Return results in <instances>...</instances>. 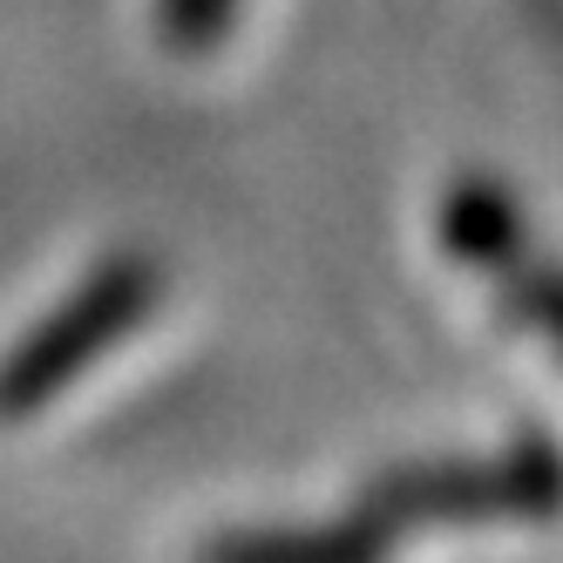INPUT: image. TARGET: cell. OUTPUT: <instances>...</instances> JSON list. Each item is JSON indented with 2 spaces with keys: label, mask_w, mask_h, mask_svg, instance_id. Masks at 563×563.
Instances as JSON below:
<instances>
[{
  "label": "cell",
  "mask_w": 563,
  "mask_h": 563,
  "mask_svg": "<svg viewBox=\"0 0 563 563\" xmlns=\"http://www.w3.org/2000/svg\"><path fill=\"white\" fill-rule=\"evenodd\" d=\"M509 306L530 319L537 333H550V346L563 353V272H516L509 278Z\"/></svg>",
  "instance_id": "5b68a950"
},
{
  "label": "cell",
  "mask_w": 563,
  "mask_h": 563,
  "mask_svg": "<svg viewBox=\"0 0 563 563\" xmlns=\"http://www.w3.org/2000/svg\"><path fill=\"white\" fill-rule=\"evenodd\" d=\"M238 21V0H156V27L177 55H205L224 42V27Z\"/></svg>",
  "instance_id": "277c9868"
},
{
  "label": "cell",
  "mask_w": 563,
  "mask_h": 563,
  "mask_svg": "<svg viewBox=\"0 0 563 563\" xmlns=\"http://www.w3.org/2000/svg\"><path fill=\"white\" fill-rule=\"evenodd\" d=\"M556 462L516 455V462H468V468H415L394 489L421 509H543L556 496Z\"/></svg>",
  "instance_id": "7a4b0ae2"
},
{
  "label": "cell",
  "mask_w": 563,
  "mask_h": 563,
  "mask_svg": "<svg viewBox=\"0 0 563 563\" xmlns=\"http://www.w3.org/2000/svg\"><path fill=\"white\" fill-rule=\"evenodd\" d=\"M156 299H164V272H156L150 258L96 265L82 286L42 319V327L0 360V415L48 408V400L82 380L130 327H143V319L156 312Z\"/></svg>",
  "instance_id": "6da1fadb"
},
{
  "label": "cell",
  "mask_w": 563,
  "mask_h": 563,
  "mask_svg": "<svg viewBox=\"0 0 563 563\" xmlns=\"http://www.w3.org/2000/svg\"><path fill=\"white\" fill-rule=\"evenodd\" d=\"M441 231H449V252H462L468 265H503L516 252V205L496 184H462L441 211Z\"/></svg>",
  "instance_id": "3957f363"
}]
</instances>
